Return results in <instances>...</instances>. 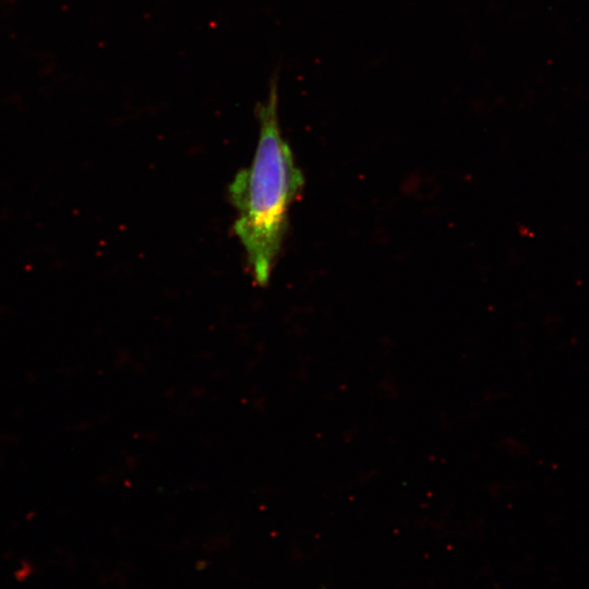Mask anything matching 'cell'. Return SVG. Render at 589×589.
Returning <instances> with one entry per match:
<instances>
[{
	"label": "cell",
	"mask_w": 589,
	"mask_h": 589,
	"mask_svg": "<svg viewBox=\"0 0 589 589\" xmlns=\"http://www.w3.org/2000/svg\"><path fill=\"white\" fill-rule=\"evenodd\" d=\"M278 74L269 80L265 101L256 106L260 123L254 159L228 187L237 209L236 236L244 248L255 281L267 284L288 226V212L303 185L278 121Z\"/></svg>",
	"instance_id": "1"
}]
</instances>
